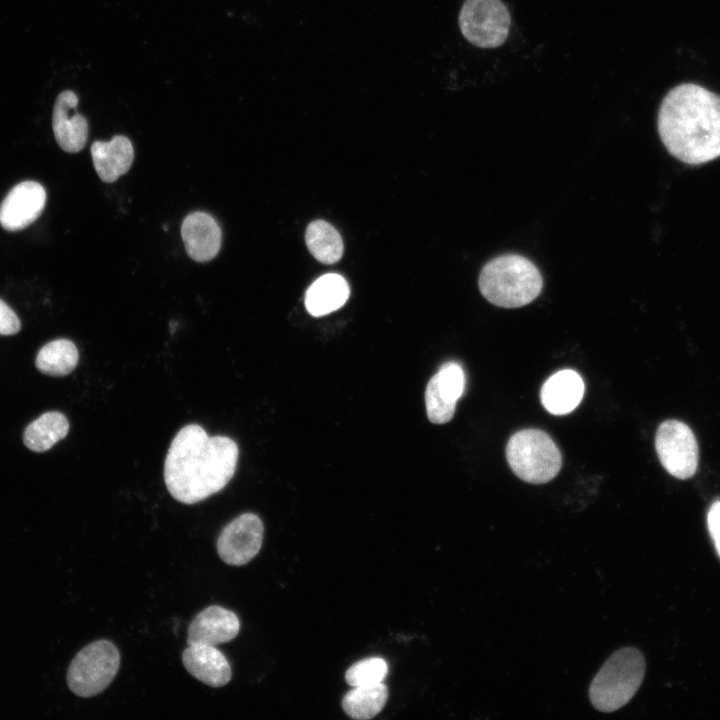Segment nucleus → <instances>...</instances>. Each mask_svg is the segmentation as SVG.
I'll return each mask as SVG.
<instances>
[{"mask_svg": "<svg viewBox=\"0 0 720 720\" xmlns=\"http://www.w3.org/2000/svg\"><path fill=\"white\" fill-rule=\"evenodd\" d=\"M239 456L237 443L226 436H209L197 424L181 428L164 462V481L171 496L194 504L222 490L233 477Z\"/></svg>", "mask_w": 720, "mask_h": 720, "instance_id": "obj_1", "label": "nucleus"}, {"mask_svg": "<svg viewBox=\"0 0 720 720\" xmlns=\"http://www.w3.org/2000/svg\"><path fill=\"white\" fill-rule=\"evenodd\" d=\"M660 139L678 160L698 165L720 156V96L684 83L663 98L657 119Z\"/></svg>", "mask_w": 720, "mask_h": 720, "instance_id": "obj_2", "label": "nucleus"}, {"mask_svg": "<svg viewBox=\"0 0 720 720\" xmlns=\"http://www.w3.org/2000/svg\"><path fill=\"white\" fill-rule=\"evenodd\" d=\"M543 287L542 276L527 258L505 254L491 259L481 270L479 289L492 304L518 308L532 302Z\"/></svg>", "mask_w": 720, "mask_h": 720, "instance_id": "obj_3", "label": "nucleus"}, {"mask_svg": "<svg viewBox=\"0 0 720 720\" xmlns=\"http://www.w3.org/2000/svg\"><path fill=\"white\" fill-rule=\"evenodd\" d=\"M646 662L636 648L626 647L614 652L594 677L589 697L601 712L615 711L627 704L644 678Z\"/></svg>", "mask_w": 720, "mask_h": 720, "instance_id": "obj_4", "label": "nucleus"}, {"mask_svg": "<svg viewBox=\"0 0 720 720\" xmlns=\"http://www.w3.org/2000/svg\"><path fill=\"white\" fill-rule=\"evenodd\" d=\"M506 458L512 471L532 484L552 480L562 464L558 446L539 429H524L513 434L506 446Z\"/></svg>", "mask_w": 720, "mask_h": 720, "instance_id": "obj_5", "label": "nucleus"}, {"mask_svg": "<svg viewBox=\"0 0 720 720\" xmlns=\"http://www.w3.org/2000/svg\"><path fill=\"white\" fill-rule=\"evenodd\" d=\"M120 665L117 647L108 640H98L80 650L70 663L67 684L80 697L103 692L114 679Z\"/></svg>", "mask_w": 720, "mask_h": 720, "instance_id": "obj_6", "label": "nucleus"}, {"mask_svg": "<svg viewBox=\"0 0 720 720\" xmlns=\"http://www.w3.org/2000/svg\"><path fill=\"white\" fill-rule=\"evenodd\" d=\"M458 24L468 42L480 48H495L507 39L511 17L501 0H465Z\"/></svg>", "mask_w": 720, "mask_h": 720, "instance_id": "obj_7", "label": "nucleus"}, {"mask_svg": "<svg viewBox=\"0 0 720 720\" xmlns=\"http://www.w3.org/2000/svg\"><path fill=\"white\" fill-rule=\"evenodd\" d=\"M655 447L662 466L679 479L692 477L698 466V444L685 423L667 420L660 424L655 436Z\"/></svg>", "mask_w": 720, "mask_h": 720, "instance_id": "obj_8", "label": "nucleus"}, {"mask_svg": "<svg viewBox=\"0 0 720 720\" xmlns=\"http://www.w3.org/2000/svg\"><path fill=\"white\" fill-rule=\"evenodd\" d=\"M264 526L254 513H244L229 522L217 539V552L228 565L241 566L251 561L260 551Z\"/></svg>", "mask_w": 720, "mask_h": 720, "instance_id": "obj_9", "label": "nucleus"}, {"mask_svg": "<svg viewBox=\"0 0 720 720\" xmlns=\"http://www.w3.org/2000/svg\"><path fill=\"white\" fill-rule=\"evenodd\" d=\"M46 203L44 187L35 181L14 186L0 204V225L8 231H18L32 224L42 213Z\"/></svg>", "mask_w": 720, "mask_h": 720, "instance_id": "obj_10", "label": "nucleus"}, {"mask_svg": "<svg viewBox=\"0 0 720 720\" xmlns=\"http://www.w3.org/2000/svg\"><path fill=\"white\" fill-rule=\"evenodd\" d=\"M77 95L71 90L61 92L55 101L52 128L62 150L76 153L82 150L88 138L87 120L76 111Z\"/></svg>", "mask_w": 720, "mask_h": 720, "instance_id": "obj_11", "label": "nucleus"}, {"mask_svg": "<svg viewBox=\"0 0 720 720\" xmlns=\"http://www.w3.org/2000/svg\"><path fill=\"white\" fill-rule=\"evenodd\" d=\"M240 631L237 615L221 606H209L198 613L188 627V645L216 646L233 640Z\"/></svg>", "mask_w": 720, "mask_h": 720, "instance_id": "obj_12", "label": "nucleus"}, {"mask_svg": "<svg viewBox=\"0 0 720 720\" xmlns=\"http://www.w3.org/2000/svg\"><path fill=\"white\" fill-rule=\"evenodd\" d=\"M181 235L186 252L194 261H209L220 250L221 228L208 213L197 211L186 216L182 222Z\"/></svg>", "mask_w": 720, "mask_h": 720, "instance_id": "obj_13", "label": "nucleus"}, {"mask_svg": "<svg viewBox=\"0 0 720 720\" xmlns=\"http://www.w3.org/2000/svg\"><path fill=\"white\" fill-rule=\"evenodd\" d=\"M182 662L193 677L210 687H222L232 676L228 660L216 646L188 645Z\"/></svg>", "mask_w": 720, "mask_h": 720, "instance_id": "obj_14", "label": "nucleus"}, {"mask_svg": "<svg viewBox=\"0 0 720 720\" xmlns=\"http://www.w3.org/2000/svg\"><path fill=\"white\" fill-rule=\"evenodd\" d=\"M585 385L574 370L564 369L549 377L543 384L540 399L544 408L553 415H566L581 402Z\"/></svg>", "mask_w": 720, "mask_h": 720, "instance_id": "obj_15", "label": "nucleus"}, {"mask_svg": "<svg viewBox=\"0 0 720 720\" xmlns=\"http://www.w3.org/2000/svg\"><path fill=\"white\" fill-rule=\"evenodd\" d=\"M91 156L100 179L112 183L130 169L134 150L128 138L116 135L108 142L95 141L91 145Z\"/></svg>", "mask_w": 720, "mask_h": 720, "instance_id": "obj_16", "label": "nucleus"}, {"mask_svg": "<svg viewBox=\"0 0 720 720\" xmlns=\"http://www.w3.org/2000/svg\"><path fill=\"white\" fill-rule=\"evenodd\" d=\"M349 294V285L341 275L325 274L307 289L305 307L312 316H324L342 307Z\"/></svg>", "mask_w": 720, "mask_h": 720, "instance_id": "obj_17", "label": "nucleus"}, {"mask_svg": "<svg viewBox=\"0 0 720 720\" xmlns=\"http://www.w3.org/2000/svg\"><path fill=\"white\" fill-rule=\"evenodd\" d=\"M69 431L64 414L50 411L31 422L24 431L23 441L34 452H45L62 440Z\"/></svg>", "mask_w": 720, "mask_h": 720, "instance_id": "obj_18", "label": "nucleus"}, {"mask_svg": "<svg viewBox=\"0 0 720 720\" xmlns=\"http://www.w3.org/2000/svg\"><path fill=\"white\" fill-rule=\"evenodd\" d=\"M388 689L383 682L353 687L342 700L344 712L353 719L367 720L375 717L385 706Z\"/></svg>", "mask_w": 720, "mask_h": 720, "instance_id": "obj_19", "label": "nucleus"}, {"mask_svg": "<svg viewBox=\"0 0 720 720\" xmlns=\"http://www.w3.org/2000/svg\"><path fill=\"white\" fill-rule=\"evenodd\" d=\"M79 353L68 339H56L44 345L37 354L35 365L43 374L65 376L77 366Z\"/></svg>", "mask_w": 720, "mask_h": 720, "instance_id": "obj_20", "label": "nucleus"}, {"mask_svg": "<svg viewBox=\"0 0 720 720\" xmlns=\"http://www.w3.org/2000/svg\"><path fill=\"white\" fill-rule=\"evenodd\" d=\"M310 253L321 263H336L343 254V241L339 232L328 222H311L305 233Z\"/></svg>", "mask_w": 720, "mask_h": 720, "instance_id": "obj_21", "label": "nucleus"}, {"mask_svg": "<svg viewBox=\"0 0 720 720\" xmlns=\"http://www.w3.org/2000/svg\"><path fill=\"white\" fill-rule=\"evenodd\" d=\"M388 672L386 661L380 657H370L354 663L345 673L346 682L352 686H365L380 683Z\"/></svg>", "mask_w": 720, "mask_h": 720, "instance_id": "obj_22", "label": "nucleus"}, {"mask_svg": "<svg viewBox=\"0 0 720 720\" xmlns=\"http://www.w3.org/2000/svg\"><path fill=\"white\" fill-rule=\"evenodd\" d=\"M427 416L434 424L449 422L454 416L456 401L446 397L440 390L435 376L429 380L425 391Z\"/></svg>", "mask_w": 720, "mask_h": 720, "instance_id": "obj_23", "label": "nucleus"}, {"mask_svg": "<svg viewBox=\"0 0 720 720\" xmlns=\"http://www.w3.org/2000/svg\"><path fill=\"white\" fill-rule=\"evenodd\" d=\"M434 376L442 393L457 402L465 388V375L462 367L456 362H446Z\"/></svg>", "mask_w": 720, "mask_h": 720, "instance_id": "obj_24", "label": "nucleus"}, {"mask_svg": "<svg viewBox=\"0 0 720 720\" xmlns=\"http://www.w3.org/2000/svg\"><path fill=\"white\" fill-rule=\"evenodd\" d=\"M21 323L16 313L0 299V334L14 335L19 332Z\"/></svg>", "mask_w": 720, "mask_h": 720, "instance_id": "obj_25", "label": "nucleus"}, {"mask_svg": "<svg viewBox=\"0 0 720 720\" xmlns=\"http://www.w3.org/2000/svg\"><path fill=\"white\" fill-rule=\"evenodd\" d=\"M707 526L720 557V500L712 503L707 514Z\"/></svg>", "mask_w": 720, "mask_h": 720, "instance_id": "obj_26", "label": "nucleus"}]
</instances>
